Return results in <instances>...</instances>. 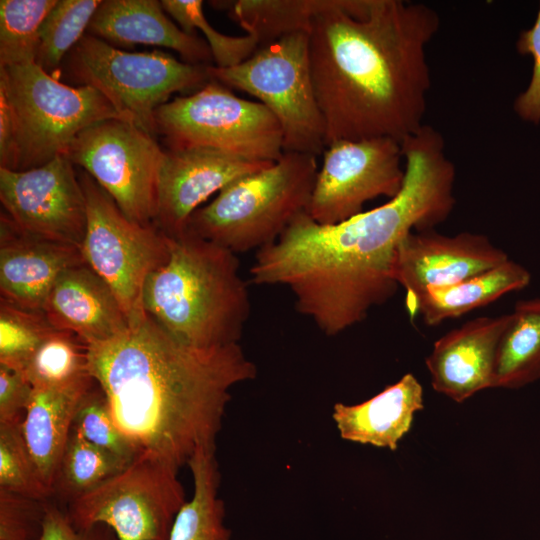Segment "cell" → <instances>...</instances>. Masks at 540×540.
Returning a JSON list of instances; mask_svg holds the SVG:
<instances>
[{
	"mask_svg": "<svg viewBox=\"0 0 540 540\" xmlns=\"http://www.w3.org/2000/svg\"><path fill=\"white\" fill-rule=\"evenodd\" d=\"M271 164L207 147L165 150L155 226L168 237L182 235L193 212L215 192Z\"/></svg>",
	"mask_w": 540,
	"mask_h": 540,
	"instance_id": "2e32d148",
	"label": "cell"
},
{
	"mask_svg": "<svg viewBox=\"0 0 540 540\" xmlns=\"http://www.w3.org/2000/svg\"><path fill=\"white\" fill-rule=\"evenodd\" d=\"M126 466L114 455L87 441L72 427L58 469L54 495L58 494L68 503L93 490Z\"/></svg>",
	"mask_w": 540,
	"mask_h": 540,
	"instance_id": "4316f807",
	"label": "cell"
},
{
	"mask_svg": "<svg viewBox=\"0 0 540 540\" xmlns=\"http://www.w3.org/2000/svg\"><path fill=\"white\" fill-rule=\"evenodd\" d=\"M404 178L399 141L378 137L334 142L323 151L306 212L319 224L340 223L362 213L367 201L394 198Z\"/></svg>",
	"mask_w": 540,
	"mask_h": 540,
	"instance_id": "4fadbf2b",
	"label": "cell"
},
{
	"mask_svg": "<svg viewBox=\"0 0 540 540\" xmlns=\"http://www.w3.org/2000/svg\"><path fill=\"white\" fill-rule=\"evenodd\" d=\"M324 1L239 0L231 4L229 16L253 35L261 48L290 34L308 33Z\"/></svg>",
	"mask_w": 540,
	"mask_h": 540,
	"instance_id": "484cf974",
	"label": "cell"
},
{
	"mask_svg": "<svg viewBox=\"0 0 540 540\" xmlns=\"http://www.w3.org/2000/svg\"><path fill=\"white\" fill-rule=\"evenodd\" d=\"M423 407V388L407 373L362 403H335L332 418L342 439L394 451Z\"/></svg>",
	"mask_w": 540,
	"mask_h": 540,
	"instance_id": "7402d4cb",
	"label": "cell"
},
{
	"mask_svg": "<svg viewBox=\"0 0 540 540\" xmlns=\"http://www.w3.org/2000/svg\"><path fill=\"white\" fill-rule=\"evenodd\" d=\"M45 502L0 489V540H40Z\"/></svg>",
	"mask_w": 540,
	"mask_h": 540,
	"instance_id": "e575fe53",
	"label": "cell"
},
{
	"mask_svg": "<svg viewBox=\"0 0 540 540\" xmlns=\"http://www.w3.org/2000/svg\"><path fill=\"white\" fill-rule=\"evenodd\" d=\"M161 5L184 32L196 35L195 30H200L204 34L216 67L236 66L259 49L253 35L229 36L215 30L204 15L201 0H162Z\"/></svg>",
	"mask_w": 540,
	"mask_h": 540,
	"instance_id": "4dcf8cb0",
	"label": "cell"
},
{
	"mask_svg": "<svg viewBox=\"0 0 540 540\" xmlns=\"http://www.w3.org/2000/svg\"><path fill=\"white\" fill-rule=\"evenodd\" d=\"M22 422H0V489L47 501L52 492L43 483L25 443Z\"/></svg>",
	"mask_w": 540,
	"mask_h": 540,
	"instance_id": "1f68e13d",
	"label": "cell"
},
{
	"mask_svg": "<svg viewBox=\"0 0 540 540\" xmlns=\"http://www.w3.org/2000/svg\"><path fill=\"white\" fill-rule=\"evenodd\" d=\"M0 88L10 101L17 123V171L41 167L65 156L75 138L96 123L127 121L97 89L66 85L35 62L1 67Z\"/></svg>",
	"mask_w": 540,
	"mask_h": 540,
	"instance_id": "8992f818",
	"label": "cell"
},
{
	"mask_svg": "<svg viewBox=\"0 0 540 540\" xmlns=\"http://www.w3.org/2000/svg\"><path fill=\"white\" fill-rule=\"evenodd\" d=\"M318 170L317 156L284 152L278 161L239 178L194 211L186 230L235 254L258 251L307 211Z\"/></svg>",
	"mask_w": 540,
	"mask_h": 540,
	"instance_id": "5b68a950",
	"label": "cell"
},
{
	"mask_svg": "<svg viewBox=\"0 0 540 540\" xmlns=\"http://www.w3.org/2000/svg\"><path fill=\"white\" fill-rule=\"evenodd\" d=\"M95 384L89 375L57 387H34L21 431L38 473L54 495L60 462L79 406Z\"/></svg>",
	"mask_w": 540,
	"mask_h": 540,
	"instance_id": "44dd1931",
	"label": "cell"
},
{
	"mask_svg": "<svg viewBox=\"0 0 540 540\" xmlns=\"http://www.w3.org/2000/svg\"><path fill=\"white\" fill-rule=\"evenodd\" d=\"M142 306L168 334L196 348L238 343L251 310L237 254L187 230L169 237L168 260L147 277Z\"/></svg>",
	"mask_w": 540,
	"mask_h": 540,
	"instance_id": "277c9868",
	"label": "cell"
},
{
	"mask_svg": "<svg viewBox=\"0 0 540 540\" xmlns=\"http://www.w3.org/2000/svg\"><path fill=\"white\" fill-rule=\"evenodd\" d=\"M57 0L0 1V68L35 62L40 27Z\"/></svg>",
	"mask_w": 540,
	"mask_h": 540,
	"instance_id": "f546056e",
	"label": "cell"
},
{
	"mask_svg": "<svg viewBox=\"0 0 540 540\" xmlns=\"http://www.w3.org/2000/svg\"><path fill=\"white\" fill-rule=\"evenodd\" d=\"M185 502L178 470L137 456L123 470L68 502L65 513L77 529L104 524L119 540H168Z\"/></svg>",
	"mask_w": 540,
	"mask_h": 540,
	"instance_id": "30bf717a",
	"label": "cell"
},
{
	"mask_svg": "<svg viewBox=\"0 0 540 540\" xmlns=\"http://www.w3.org/2000/svg\"><path fill=\"white\" fill-rule=\"evenodd\" d=\"M32 390L23 371L0 364V422H22Z\"/></svg>",
	"mask_w": 540,
	"mask_h": 540,
	"instance_id": "8d00e7d4",
	"label": "cell"
},
{
	"mask_svg": "<svg viewBox=\"0 0 540 540\" xmlns=\"http://www.w3.org/2000/svg\"><path fill=\"white\" fill-rule=\"evenodd\" d=\"M509 314L481 316L446 332L426 358L435 391L455 402L491 388L496 349Z\"/></svg>",
	"mask_w": 540,
	"mask_h": 540,
	"instance_id": "ac0fdd59",
	"label": "cell"
},
{
	"mask_svg": "<svg viewBox=\"0 0 540 540\" xmlns=\"http://www.w3.org/2000/svg\"><path fill=\"white\" fill-rule=\"evenodd\" d=\"M210 79L259 100L278 120L284 152L318 156L325 150V125L311 74L308 33L298 32L259 48L242 63L209 65Z\"/></svg>",
	"mask_w": 540,
	"mask_h": 540,
	"instance_id": "ba28073f",
	"label": "cell"
},
{
	"mask_svg": "<svg viewBox=\"0 0 540 540\" xmlns=\"http://www.w3.org/2000/svg\"><path fill=\"white\" fill-rule=\"evenodd\" d=\"M405 178L385 204L337 224L300 213L272 244L256 252L249 270L255 285L288 287L299 313L327 336L362 322L397 292V247L412 231L446 221L456 199L455 164L442 134L425 124L402 142Z\"/></svg>",
	"mask_w": 540,
	"mask_h": 540,
	"instance_id": "6da1fadb",
	"label": "cell"
},
{
	"mask_svg": "<svg viewBox=\"0 0 540 540\" xmlns=\"http://www.w3.org/2000/svg\"><path fill=\"white\" fill-rule=\"evenodd\" d=\"M0 200L23 231L81 249L86 199L74 164L66 156L26 171L0 168Z\"/></svg>",
	"mask_w": 540,
	"mask_h": 540,
	"instance_id": "5bb4252c",
	"label": "cell"
},
{
	"mask_svg": "<svg viewBox=\"0 0 540 540\" xmlns=\"http://www.w3.org/2000/svg\"><path fill=\"white\" fill-rule=\"evenodd\" d=\"M18 130L13 108L0 88V168L18 169Z\"/></svg>",
	"mask_w": 540,
	"mask_h": 540,
	"instance_id": "f35d334b",
	"label": "cell"
},
{
	"mask_svg": "<svg viewBox=\"0 0 540 540\" xmlns=\"http://www.w3.org/2000/svg\"><path fill=\"white\" fill-rule=\"evenodd\" d=\"M209 65L190 64L161 51L126 52L85 34L67 57L69 75L101 92L127 121L155 136V113L175 92L198 91Z\"/></svg>",
	"mask_w": 540,
	"mask_h": 540,
	"instance_id": "52a82bcc",
	"label": "cell"
},
{
	"mask_svg": "<svg viewBox=\"0 0 540 540\" xmlns=\"http://www.w3.org/2000/svg\"><path fill=\"white\" fill-rule=\"evenodd\" d=\"M88 34L108 43L155 45L178 52L190 64L209 65L211 50L203 39L177 26L156 0H105L94 13Z\"/></svg>",
	"mask_w": 540,
	"mask_h": 540,
	"instance_id": "ffe728a7",
	"label": "cell"
},
{
	"mask_svg": "<svg viewBox=\"0 0 540 540\" xmlns=\"http://www.w3.org/2000/svg\"><path fill=\"white\" fill-rule=\"evenodd\" d=\"M540 379V298L519 300L495 354L491 388L516 389Z\"/></svg>",
	"mask_w": 540,
	"mask_h": 540,
	"instance_id": "cb8c5ba5",
	"label": "cell"
},
{
	"mask_svg": "<svg viewBox=\"0 0 540 540\" xmlns=\"http://www.w3.org/2000/svg\"><path fill=\"white\" fill-rule=\"evenodd\" d=\"M193 495L181 507L168 540H231L225 507L219 497L220 472L215 448L199 450L189 461Z\"/></svg>",
	"mask_w": 540,
	"mask_h": 540,
	"instance_id": "d4e9b609",
	"label": "cell"
},
{
	"mask_svg": "<svg viewBox=\"0 0 540 540\" xmlns=\"http://www.w3.org/2000/svg\"><path fill=\"white\" fill-rule=\"evenodd\" d=\"M54 330L43 312L0 299V364L23 371L38 346Z\"/></svg>",
	"mask_w": 540,
	"mask_h": 540,
	"instance_id": "d6a6232c",
	"label": "cell"
},
{
	"mask_svg": "<svg viewBox=\"0 0 540 540\" xmlns=\"http://www.w3.org/2000/svg\"><path fill=\"white\" fill-rule=\"evenodd\" d=\"M508 259L507 253L484 234L461 232L450 236L434 229L412 231L397 247L394 274L405 291L409 317L414 318L427 289L458 283Z\"/></svg>",
	"mask_w": 540,
	"mask_h": 540,
	"instance_id": "9a60e30c",
	"label": "cell"
},
{
	"mask_svg": "<svg viewBox=\"0 0 540 540\" xmlns=\"http://www.w3.org/2000/svg\"><path fill=\"white\" fill-rule=\"evenodd\" d=\"M531 274L510 258L502 264L458 283L427 289L420 297L416 317L428 326L458 318L529 285Z\"/></svg>",
	"mask_w": 540,
	"mask_h": 540,
	"instance_id": "603a6c76",
	"label": "cell"
},
{
	"mask_svg": "<svg viewBox=\"0 0 540 540\" xmlns=\"http://www.w3.org/2000/svg\"><path fill=\"white\" fill-rule=\"evenodd\" d=\"M65 156L85 169L130 220L155 225L165 150L154 136L125 120H105L82 131Z\"/></svg>",
	"mask_w": 540,
	"mask_h": 540,
	"instance_id": "7c38bea8",
	"label": "cell"
},
{
	"mask_svg": "<svg viewBox=\"0 0 540 540\" xmlns=\"http://www.w3.org/2000/svg\"><path fill=\"white\" fill-rule=\"evenodd\" d=\"M23 373L32 387H57L89 376L88 345L69 331L55 329L27 361Z\"/></svg>",
	"mask_w": 540,
	"mask_h": 540,
	"instance_id": "83f0119b",
	"label": "cell"
},
{
	"mask_svg": "<svg viewBox=\"0 0 540 540\" xmlns=\"http://www.w3.org/2000/svg\"><path fill=\"white\" fill-rule=\"evenodd\" d=\"M81 249L37 237L0 217V296L17 307L43 312L58 278L84 264Z\"/></svg>",
	"mask_w": 540,
	"mask_h": 540,
	"instance_id": "e0dca14e",
	"label": "cell"
},
{
	"mask_svg": "<svg viewBox=\"0 0 540 540\" xmlns=\"http://www.w3.org/2000/svg\"><path fill=\"white\" fill-rule=\"evenodd\" d=\"M517 51L533 58V70L527 89L515 99L514 111L523 120L540 123V6L532 27L523 30L516 42Z\"/></svg>",
	"mask_w": 540,
	"mask_h": 540,
	"instance_id": "d590c367",
	"label": "cell"
},
{
	"mask_svg": "<svg viewBox=\"0 0 540 540\" xmlns=\"http://www.w3.org/2000/svg\"><path fill=\"white\" fill-rule=\"evenodd\" d=\"M79 180L87 207L81 253L111 288L131 323L145 313L143 287L147 277L168 260L169 237L155 225L130 220L87 172Z\"/></svg>",
	"mask_w": 540,
	"mask_h": 540,
	"instance_id": "8fae6325",
	"label": "cell"
},
{
	"mask_svg": "<svg viewBox=\"0 0 540 540\" xmlns=\"http://www.w3.org/2000/svg\"><path fill=\"white\" fill-rule=\"evenodd\" d=\"M436 10L404 0H325L308 32L311 74L325 146L424 126L431 73L426 49Z\"/></svg>",
	"mask_w": 540,
	"mask_h": 540,
	"instance_id": "7a4b0ae2",
	"label": "cell"
},
{
	"mask_svg": "<svg viewBox=\"0 0 540 540\" xmlns=\"http://www.w3.org/2000/svg\"><path fill=\"white\" fill-rule=\"evenodd\" d=\"M40 540H119L107 525L97 524L89 529L75 528L57 505L45 502L43 530Z\"/></svg>",
	"mask_w": 540,
	"mask_h": 540,
	"instance_id": "74e56055",
	"label": "cell"
},
{
	"mask_svg": "<svg viewBox=\"0 0 540 540\" xmlns=\"http://www.w3.org/2000/svg\"><path fill=\"white\" fill-rule=\"evenodd\" d=\"M155 125L168 149L207 147L268 163L284 154L282 128L270 110L212 79L198 91L161 105Z\"/></svg>",
	"mask_w": 540,
	"mask_h": 540,
	"instance_id": "9c48e42d",
	"label": "cell"
},
{
	"mask_svg": "<svg viewBox=\"0 0 540 540\" xmlns=\"http://www.w3.org/2000/svg\"><path fill=\"white\" fill-rule=\"evenodd\" d=\"M101 0H57L39 30L35 58L47 73L53 75L63 58L85 35Z\"/></svg>",
	"mask_w": 540,
	"mask_h": 540,
	"instance_id": "f1b7e54d",
	"label": "cell"
},
{
	"mask_svg": "<svg viewBox=\"0 0 540 540\" xmlns=\"http://www.w3.org/2000/svg\"><path fill=\"white\" fill-rule=\"evenodd\" d=\"M73 428L87 441L127 465L136 457L134 450L116 427L106 396L96 381L79 406Z\"/></svg>",
	"mask_w": 540,
	"mask_h": 540,
	"instance_id": "836d02e7",
	"label": "cell"
},
{
	"mask_svg": "<svg viewBox=\"0 0 540 540\" xmlns=\"http://www.w3.org/2000/svg\"><path fill=\"white\" fill-rule=\"evenodd\" d=\"M88 372L136 457L176 470L215 448L231 389L257 375L239 343L186 345L146 313L117 336L88 345Z\"/></svg>",
	"mask_w": 540,
	"mask_h": 540,
	"instance_id": "3957f363",
	"label": "cell"
},
{
	"mask_svg": "<svg viewBox=\"0 0 540 540\" xmlns=\"http://www.w3.org/2000/svg\"><path fill=\"white\" fill-rule=\"evenodd\" d=\"M43 313L55 329L72 332L87 345L107 341L129 326L111 288L86 263L58 278Z\"/></svg>",
	"mask_w": 540,
	"mask_h": 540,
	"instance_id": "d6986e66",
	"label": "cell"
}]
</instances>
